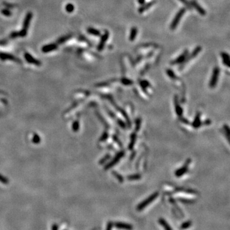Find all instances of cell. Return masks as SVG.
Wrapping results in <instances>:
<instances>
[{"mask_svg": "<svg viewBox=\"0 0 230 230\" xmlns=\"http://www.w3.org/2000/svg\"><path fill=\"white\" fill-rule=\"evenodd\" d=\"M113 173H114V176H115V177L116 178L118 179V180H119L120 182H123V179L122 178V176H120V175L118 174V173H116V172H113Z\"/></svg>", "mask_w": 230, "mask_h": 230, "instance_id": "26", "label": "cell"}, {"mask_svg": "<svg viewBox=\"0 0 230 230\" xmlns=\"http://www.w3.org/2000/svg\"><path fill=\"white\" fill-rule=\"evenodd\" d=\"M109 33L108 31H105V33H104V35H102V36L101 41H100V43L98 45V47H97V49L98 51H101L102 50L104 49V46H105V43L106 42V41L108 40V38H109Z\"/></svg>", "mask_w": 230, "mask_h": 230, "instance_id": "5", "label": "cell"}, {"mask_svg": "<svg viewBox=\"0 0 230 230\" xmlns=\"http://www.w3.org/2000/svg\"><path fill=\"white\" fill-rule=\"evenodd\" d=\"M56 49H57V45L55 43H51V44L43 46L42 48V51L43 53H48V52L52 51Z\"/></svg>", "mask_w": 230, "mask_h": 230, "instance_id": "10", "label": "cell"}, {"mask_svg": "<svg viewBox=\"0 0 230 230\" xmlns=\"http://www.w3.org/2000/svg\"><path fill=\"white\" fill-rule=\"evenodd\" d=\"M115 226L118 229H125V230H132L133 229V227L130 224L125 223V222H116L115 224Z\"/></svg>", "mask_w": 230, "mask_h": 230, "instance_id": "7", "label": "cell"}, {"mask_svg": "<svg viewBox=\"0 0 230 230\" xmlns=\"http://www.w3.org/2000/svg\"><path fill=\"white\" fill-rule=\"evenodd\" d=\"M145 0H138V2H139V3L141 4V5H143L144 3H145Z\"/></svg>", "mask_w": 230, "mask_h": 230, "instance_id": "32", "label": "cell"}, {"mask_svg": "<svg viewBox=\"0 0 230 230\" xmlns=\"http://www.w3.org/2000/svg\"><path fill=\"white\" fill-rule=\"evenodd\" d=\"M159 223H160V225H161L164 228L165 230H173L172 229L171 227L169 226V224L167 223V222H166V220L164 219H160L159 221Z\"/></svg>", "mask_w": 230, "mask_h": 230, "instance_id": "18", "label": "cell"}, {"mask_svg": "<svg viewBox=\"0 0 230 230\" xmlns=\"http://www.w3.org/2000/svg\"><path fill=\"white\" fill-rule=\"evenodd\" d=\"M191 224H192L191 221H187V222H184V223L182 224L181 228L183 229H187V228H189L190 226H191Z\"/></svg>", "mask_w": 230, "mask_h": 230, "instance_id": "23", "label": "cell"}, {"mask_svg": "<svg viewBox=\"0 0 230 230\" xmlns=\"http://www.w3.org/2000/svg\"><path fill=\"white\" fill-rule=\"evenodd\" d=\"M158 196H159V192H157L152 194L150 196H149L148 198H146L145 201H142V202L138 206V207H137V210H138V211H141V210H143L144 208H146L148 205H149L151 203L153 202L157 197H158Z\"/></svg>", "mask_w": 230, "mask_h": 230, "instance_id": "1", "label": "cell"}, {"mask_svg": "<svg viewBox=\"0 0 230 230\" xmlns=\"http://www.w3.org/2000/svg\"><path fill=\"white\" fill-rule=\"evenodd\" d=\"M223 63L227 67H229V56L226 53H221Z\"/></svg>", "mask_w": 230, "mask_h": 230, "instance_id": "15", "label": "cell"}, {"mask_svg": "<svg viewBox=\"0 0 230 230\" xmlns=\"http://www.w3.org/2000/svg\"><path fill=\"white\" fill-rule=\"evenodd\" d=\"M24 56H25V58L27 60V61L29 63H34V64H36V65H40V62H39V61H37L36 60L34 59L33 57H32V55H30L29 53H26L24 54Z\"/></svg>", "mask_w": 230, "mask_h": 230, "instance_id": "14", "label": "cell"}, {"mask_svg": "<svg viewBox=\"0 0 230 230\" xmlns=\"http://www.w3.org/2000/svg\"><path fill=\"white\" fill-rule=\"evenodd\" d=\"M220 73V70L219 67H215L213 70L212 76L211 80H210L209 86L210 88H214L216 85L217 81H218L219 75Z\"/></svg>", "mask_w": 230, "mask_h": 230, "instance_id": "3", "label": "cell"}, {"mask_svg": "<svg viewBox=\"0 0 230 230\" xmlns=\"http://www.w3.org/2000/svg\"><path fill=\"white\" fill-rule=\"evenodd\" d=\"M129 180H139L140 178V176L139 175H131L129 176Z\"/></svg>", "mask_w": 230, "mask_h": 230, "instance_id": "25", "label": "cell"}, {"mask_svg": "<svg viewBox=\"0 0 230 230\" xmlns=\"http://www.w3.org/2000/svg\"><path fill=\"white\" fill-rule=\"evenodd\" d=\"M191 6L194 7V8L197 11V12H199L201 15H205L206 11L197 3V2L196 0H192L191 1Z\"/></svg>", "mask_w": 230, "mask_h": 230, "instance_id": "9", "label": "cell"}, {"mask_svg": "<svg viewBox=\"0 0 230 230\" xmlns=\"http://www.w3.org/2000/svg\"><path fill=\"white\" fill-rule=\"evenodd\" d=\"M87 32H88L90 34H91V35H95V36H100V35H101V32H100V31L97 29H95V28H91V27L88 28V29H87Z\"/></svg>", "mask_w": 230, "mask_h": 230, "instance_id": "19", "label": "cell"}, {"mask_svg": "<svg viewBox=\"0 0 230 230\" xmlns=\"http://www.w3.org/2000/svg\"><path fill=\"white\" fill-rule=\"evenodd\" d=\"M201 125V121H200V114L197 115L196 117L195 121L194 122V126L196 128L198 127L200 125Z\"/></svg>", "mask_w": 230, "mask_h": 230, "instance_id": "20", "label": "cell"}, {"mask_svg": "<svg viewBox=\"0 0 230 230\" xmlns=\"http://www.w3.org/2000/svg\"><path fill=\"white\" fill-rule=\"evenodd\" d=\"M1 12H2L3 14H4V15H6V16H10V15H11L10 11L8 10V9H3V10H2Z\"/></svg>", "mask_w": 230, "mask_h": 230, "instance_id": "29", "label": "cell"}, {"mask_svg": "<svg viewBox=\"0 0 230 230\" xmlns=\"http://www.w3.org/2000/svg\"><path fill=\"white\" fill-rule=\"evenodd\" d=\"M65 9L67 12H69V13H71V12H72L73 11H74V7L72 3H69L66 5Z\"/></svg>", "mask_w": 230, "mask_h": 230, "instance_id": "21", "label": "cell"}, {"mask_svg": "<svg viewBox=\"0 0 230 230\" xmlns=\"http://www.w3.org/2000/svg\"><path fill=\"white\" fill-rule=\"evenodd\" d=\"M156 2V1H152V2H150V3H146V5H142V6H141L140 7V8H139V10H138V12H139L140 14L143 13L145 11H146V10H148V8H150V7H152V5H153Z\"/></svg>", "mask_w": 230, "mask_h": 230, "instance_id": "13", "label": "cell"}, {"mask_svg": "<svg viewBox=\"0 0 230 230\" xmlns=\"http://www.w3.org/2000/svg\"><path fill=\"white\" fill-rule=\"evenodd\" d=\"M138 34V29L136 27H132L131 28L130 33V36H129V40L131 42H133L135 40V37H136V35Z\"/></svg>", "mask_w": 230, "mask_h": 230, "instance_id": "16", "label": "cell"}, {"mask_svg": "<svg viewBox=\"0 0 230 230\" xmlns=\"http://www.w3.org/2000/svg\"><path fill=\"white\" fill-rule=\"evenodd\" d=\"M32 17V14L31 12H29L27 15H26V18H25L24 21V24H23V29H25V30L27 31L28 27H29V22H30L31 19Z\"/></svg>", "mask_w": 230, "mask_h": 230, "instance_id": "12", "label": "cell"}, {"mask_svg": "<svg viewBox=\"0 0 230 230\" xmlns=\"http://www.w3.org/2000/svg\"><path fill=\"white\" fill-rule=\"evenodd\" d=\"M112 226H113V224L111 223V222H109V223L108 225V228H107V230H111V228H112Z\"/></svg>", "mask_w": 230, "mask_h": 230, "instance_id": "31", "label": "cell"}, {"mask_svg": "<svg viewBox=\"0 0 230 230\" xmlns=\"http://www.w3.org/2000/svg\"><path fill=\"white\" fill-rule=\"evenodd\" d=\"M201 49H202V48H201V46H197V47L196 48L194 51H193L192 53L190 54V56H187V58H186L185 60V61H184L185 63H187L188 61H189V60H192V59L194 58H195L196 56L197 55L200 53V51H201ZM184 62H183V63H184Z\"/></svg>", "mask_w": 230, "mask_h": 230, "instance_id": "8", "label": "cell"}, {"mask_svg": "<svg viewBox=\"0 0 230 230\" xmlns=\"http://www.w3.org/2000/svg\"><path fill=\"white\" fill-rule=\"evenodd\" d=\"M121 82H122V84H125V85H130V84H132L133 83V82L131 81V80H130L127 78H122V80H121Z\"/></svg>", "mask_w": 230, "mask_h": 230, "instance_id": "22", "label": "cell"}, {"mask_svg": "<svg viewBox=\"0 0 230 230\" xmlns=\"http://www.w3.org/2000/svg\"><path fill=\"white\" fill-rule=\"evenodd\" d=\"M0 59H1L2 60H15V61H19L18 59H17L16 58H15L13 55L7 54V53H0Z\"/></svg>", "mask_w": 230, "mask_h": 230, "instance_id": "11", "label": "cell"}, {"mask_svg": "<svg viewBox=\"0 0 230 230\" xmlns=\"http://www.w3.org/2000/svg\"><path fill=\"white\" fill-rule=\"evenodd\" d=\"M123 155H124V152H121V153H118V155H117V156H116V157L115 158V159H114L112 161H111V163H110L108 167H111V166H113L114 165H115L116 163L117 162L119 161L120 159L121 158H122V157L123 156Z\"/></svg>", "mask_w": 230, "mask_h": 230, "instance_id": "17", "label": "cell"}, {"mask_svg": "<svg viewBox=\"0 0 230 230\" xmlns=\"http://www.w3.org/2000/svg\"><path fill=\"white\" fill-rule=\"evenodd\" d=\"M188 56V50L184 51V52L180 55V56L177 58L176 60H173L171 62V64L172 65H176V64H180V63H182L185 61L186 58Z\"/></svg>", "mask_w": 230, "mask_h": 230, "instance_id": "4", "label": "cell"}, {"mask_svg": "<svg viewBox=\"0 0 230 230\" xmlns=\"http://www.w3.org/2000/svg\"><path fill=\"white\" fill-rule=\"evenodd\" d=\"M185 11H186L185 8H182L178 12V13L176 14L175 17V18L173 19V21H172L170 25L171 29L173 30V29H176V28L178 26V24L179 22H180V20H181L183 15L185 13Z\"/></svg>", "mask_w": 230, "mask_h": 230, "instance_id": "2", "label": "cell"}, {"mask_svg": "<svg viewBox=\"0 0 230 230\" xmlns=\"http://www.w3.org/2000/svg\"><path fill=\"white\" fill-rule=\"evenodd\" d=\"M17 36H19V32H12V33H11V35H10V37L11 39H15V38L17 37Z\"/></svg>", "mask_w": 230, "mask_h": 230, "instance_id": "28", "label": "cell"}, {"mask_svg": "<svg viewBox=\"0 0 230 230\" xmlns=\"http://www.w3.org/2000/svg\"><path fill=\"white\" fill-rule=\"evenodd\" d=\"M181 2H182L184 5H185V6H187L188 8H191V5H190L189 3L187 1V0H180Z\"/></svg>", "mask_w": 230, "mask_h": 230, "instance_id": "30", "label": "cell"}, {"mask_svg": "<svg viewBox=\"0 0 230 230\" xmlns=\"http://www.w3.org/2000/svg\"><path fill=\"white\" fill-rule=\"evenodd\" d=\"M70 37V36H63V37H61V38H60L58 40L57 42L58 43H63L64 42H65L66 40L69 39Z\"/></svg>", "mask_w": 230, "mask_h": 230, "instance_id": "24", "label": "cell"}, {"mask_svg": "<svg viewBox=\"0 0 230 230\" xmlns=\"http://www.w3.org/2000/svg\"><path fill=\"white\" fill-rule=\"evenodd\" d=\"M190 159H189V160L186 162L184 166H183L181 168L179 169L178 170L176 171V173H175L176 176H178L179 177V176H181L182 175H183L185 173H186L187 171V169H188V166H189V165L190 164Z\"/></svg>", "mask_w": 230, "mask_h": 230, "instance_id": "6", "label": "cell"}, {"mask_svg": "<svg viewBox=\"0 0 230 230\" xmlns=\"http://www.w3.org/2000/svg\"><path fill=\"white\" fill-rule=\"evenodd\" d=\"M135 140V135H134V134L133 135H132V138H131V141H130V146H129V148H130V149H131V148H132V146H134V145Z\"/></svg>", "mask_w": 230, "mask_h": 230, "instance_id": "27", "label": "cell"}]
</instances>
